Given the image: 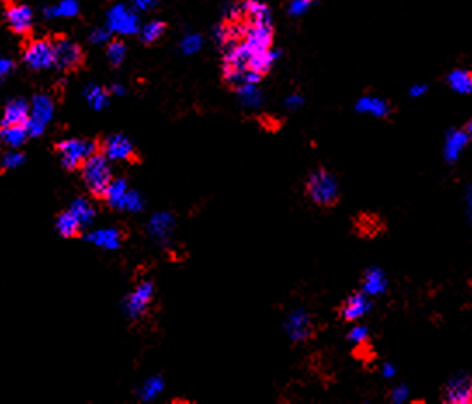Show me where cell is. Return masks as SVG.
Wrapping results in <instances>:
<instances>
[{"label":"cell","mask_w":472,"mask_h":404,"mask_svg":"<svg viewBox=\"0 0 472 404\" xmlns=\"http://www.w3.org/2000/svg\"><path fill=\"white\" fill-rule=\"evenodd\" d=\"M127 54V46L120 39H111L106 44V58L111 67H120Z\"/></svg>","instance_id":"obj_30"},{"label":"cell","mask_w":472,"mask_h":404,"mask_svg":"<svg viewBox=\"0 0 472 404\" xmlns=\"http://www.w3.org/2000/svg\"><path fill=\"white\" fill-rule=\"evenodd\" d=\"M106 26L118 35H135L141 28L135 11L125 4H117L108 11Z\"/></svg>","instance_id":"obj_5"},{"label":"cell","mask_w":472,"mask_h":404,"mask_svg":"<svg viewBox=\"0 0 472 404\" xmlns=\"http://www.w3.org/2000/svg\"><path fill=\"white\" fill-rule=\"evenodd\" d=\"M285 330L294 342H305L314 337V324L304 310H294L285 321Z\"/></svg>","instance_id":"obj_12"},{"label":"cell","mask_w":472,"mask_h":404,"mask_svg":"<svg viewBox=\"0 0 472 404\" xmlns=\"http://www.w3.org/2000/svg\"><path fill=\"white\" fill-rule=\"evenodd\" d=\"M127 191H128V184L125 179H111L106 191H104L103 200L106 202V205L110 207V209L121 210V203H124L125 193Z\"/></svg>","instance_id":"obj_18"},{"label":"cell","mask_w":472,"mask_h":404,"mask_svg":"<svg viewBox=\"0 0 472 404\" xmlns=\"http://www.w3.org/2000/svg\"><path fill=\"white\" fill-rule=\"evenodd\" d=\"M101 153L110 161H128V164H139L141 161L132 141L128 137L121 136V134H113V136L106 137L104 143L101 144Z\"/></svg>","instance_id":"obj_6"},{"label":"cell","mask_w":472,"mask_h":404,"mask_svg":"<svg viewBox=\"0 0 472 404\" xmlns=\"http://www.w3.org/2000/svg\"><path fill=\"white\" fill-rule=\"evenodd\" d=\"M0 144H2V139H0Z\"/></svg>","instance_id":"obj_44"},{"label":"cell","mask_w":472,"mask_h":404,"mask_svg":"<svg viewBox=\"0 0 472 404\" xmlns=\"http://www.w3.org/2000/svg\"><path fill=\"white\" fill-rule=\"evenodd\" d=\"M394 394L396 396H392V401H394V403H399V401H403L406 397V389L405 387H399V389L394 390Z\"/></svg>","instance_id":"obj_42"},{"label":"cell","mask_w":472,"mask_h":404,"mask_svg":"<svg viewBox=\"0 0 472 404\" xmlns=\"http://www.w3.org/2000/svg\"><path fill=\"white\" fill-rule=\"evenodd\" d=\"M85 99H87V103L90 105V108H94V109H103V108H106L108 106V103H110V91H106V89H103V87H99V85H94V84H90V85H87V89H85Z\"/></svg>","instance_id":"obj_25"},{"label":"cell","mask_w":472,"mask_h":404,"mask_svg":"<svg viewBox=\"0 0 472 404\" xmlns=\"http://www.w3.org/2000/svg\"><path fill=\"white\" fill-rule=\"evenodd\" d=\"M469 139H471V134L465 132V130H453V132L448 134L446 150H444L448 160L453 161L460 155V151L467 146Z\"/></svg>","instance_id":"obj_22"},{"label":"cell","mask_w":472,"mask_h":404,"mask_svg":"<svg viewBox=\"0 0 472 404\" xmlns=\"http://www.w3.org/2000/svg\"><path fill=\"white\" fill-rule=\"evenodd\" d=\"M111 30L108 26H99V28H94L92 33H90V42L96 44V46H101V44H108L111 40Z\"/></svg>","instance_id":"obj_36"},{"label":"cell","mask_w":472,"mask_h":404,"mask_svg":"<svg viewBox=\"0 0 472 404\" xmlns=\"http://www.w3.org/2000/svg\"><path fill=\"white\" fill-rule=\"evenodd\" d=\"M80 172H82V181L85 182L90 195L96 198H103L108 184L113 179L110 160L101 151H97L80 165Z\"/></svg>","instance_id":"obj_2"},{"label":"cell","mask_w":472,"mask_h":404,"mask_svg":"<svg viewBox=\"0 0 472 404\" xmlns=\"http://www.w3.org/2000/svg\"><path fill=\"white\" fill-rule=\"evenodd\" d=\"M87 240L92 245H97L101 248H106V250H117L121 245V241L125 240V234L121 233L117 227H108V229H97L87 236Z\"/></svg>","instance_id":"obj_15"},{"label":"cell","mask_w":472,"mask_h":404,"mask_svg":"<svg viewBox=\"0 0 472 404\" xmlns=\"http://www.w3.org/2000/svg\"><path fill=\"white\" fill-rule=\"evenodd\" d=\"M23 161H24L23 153H19V151L16 150L7 151V153H3L2 157H0V168H3V170H14V168L21 167Z\"/></svg>","instance_id":"obj_31"},{"label":"cell","mask_w":472,"mask_h":404,"mask_svg":"<svg viewBox=\"0 0 472 404\" xmlns=\"http://www.w3.org/2000/svg\"><path fill=\"white\" fill-rule=\"evenodd\" d=\"M370 309L371 300L368 299V293L361 290V292H353L351 295H347L346 300L337 307V313H339L342 321L353 323V321H357L360 317H363Z\"/></svg>","instance_id":"obj_10"},{"label":"cell","mask_w":472,"mask_h":404,"mask_svg":"<svg viewBox=\"0 0 472 404\" xmlns=\"http://www.w3.org/2000/svg\"><path fill=\"white\" fill-rule=\"evenodd\" d=\"M162 389H163V382L160 376H156V378H149L148 382L144 383V387L141 389V397L144 401H148V399H151V397H155Z\"/></svg>","instance_id":"obj_34"},{"label":"cell","mask_w":472,"mask_h":404,"mask_svg":"<svg viewBox=\"0 0 472 404\" xmlns=\"http://www.w3.org/2000/svg\"><path fill=\"white\" fill-rule=\"evenodd\" d=\"M9 2H12V0H9Z\"/></svg>","instance_id":"obj_45"},{"label":"cell","mask_w":472,"mask_h":404,"mask_svg":"<svg viewBox=\"0 0 472 404\" xmlns=\"http://www.w3.org/2000/svg\"><path fill=\"white\" fill-rule=\"evenodd\" d=\"M23 60L31 70H47V68L54 67L52 42H49V40H33L24 49Z\"/></svg>","instance_id":"obj_9"},{"label":"cell","mask_w":472,"mask_h":404,"mask_svg":"<svg viewBox=\"0 0 472 404\" xmlns=\"http://www.w3.org/2000/svg\"><path fill=\"white\" fill-rule=\"evenodd\" d=\"M10 70H12V61L9 58H0V82Z\"/></svg>","instance_id":"obj_39"},{"label":"cell","mask_w":472,"mask_h":404,"mask_svg":"<svg viewBox=\"0 0 472 404\" xmlns=\"http://www.w3.org/2000/svg\"><path fill=\"white\" fill-rule=\"evenodd\" d=\"M110 94H115V96H124L125 94V89L121 87L120 84H113L110 87Z\"/></svg>","instance_id":"obj_43"},{"label":"cell","mask_w":472,"mask_h":404,"mask_svg":"<svg viewBox=\"0 0 472 404\" xmlns=\"http://www.w3.org/2000/svg\"><path fill=\"white\" fill-rule=\"evenodd\" d=\"M316 4V0H290L288 4V15L290 16H302Z\"/></svg>","instance_id":"obj_35"},{"label":"cell","mask_w":472,"mask_h":404,"mask_svg":"<svg viewBox=\"0 0 472 404\" xmlns=\"http://www.w3.org/2000/svg\"><path fill=\"white\" fill-rule=\"evenodd\" d=\"M80 11L78 0H61L59 4L49 6L44 9V16L47 19L58 18H75Z\"/></svg>","instance_id":"obj_19"},{"label":"cell","mask_w":472,"mask_h":404,"mask_svg":"<svg viewBox=\"0 0 472 404\" xmlns=\"http://www.w3.org/2000/svg\"><path fill=\"white\" fill-rule=\"evenodd\" d=\"M30 115V108L24 99H12L3 109L2 125H24Z\"/></svg>","instance_id":"obj_17"},{"label":"cell","mask_w":472,"mask_h":404,"mask_svg":"<svg viewBox=\"0 0 472 404\" xmlns=\"http://www.w3.org/2000/svg\"><path fill=\"white\" fill-rule=\"evenodd\" d=\"M385 276L380 269H368L363 276V292H366L368 295H377L385 290Z\"/></svg>","instance_id":"obj_24"},{"label":"cell","mask_w":472,"mask_h":404,"mask_svg":"<svg viewBox=\"0 0 472 404\" xmlns=\"http://www.w3.org/2000/svg\"><path fill=\"white\" fill-rule=\"evenodd\" d=\"M172 227H174L172 217L167 216V213H158V216H155L149 220V233H151L156 240H167V236L170 234Z\"/></svg>","instance_id":"obj_27"},{"label":"cell","mask_w":472,"mask_h":404,"mask_svg":"<svg viewBox=\"0 0 472 404\" xmlns=\"http://www.w3.org/2000/svg\"><path fill=\"white\" fill-rule=\"evenodd\" d=\"M448 85L455 92L460 94H469L472 89V75L469 70H453L448 75Z\"/></svg>","instance_id":"obj_26"},{"label":"cell","mask_w":472,"mask_h":404,"mask_svg":"<svg viewBox=\"0 0 472 404\" xmlns=\"http://www.w3.org/2000/svg\"><path fill=\"white\" fill-rule=\"evenodd\" d=\"M7 25L19 35H24L33 26V11L24 4H10L6 11Z\"/></svg>","instance_id":"obj_13"},{"label":"cell","mask_w":472,"mask_h":404,"mask_svg":"<svg viewBox=\"0 0 472 404\" xmlns=\"http://www.w3.org/2000/svg\"><path fill=\"white\" fill-rule=\"evenodd\" d=\"M356 112L368 113L377 118H387L392 113L391 103H387L382 98H375V96H363L360 101L356 103Z\"/></svg>","instance_id":"obj_16"},{"label":"cell","mask_w":472,"mask_h":404,"mask_svg":"<svg viewBox=\"0 0 472 404\" xmlns=\"http://www.w3.org/2000/svg\"><path fill=\"white\" fill-rule=\"evenodd\" d=\"M222 80L233 91H238L243 85L259 84L262 80V75L255 73L252 70H231V68H222Z\"/></svg>","instance_id":"obj_14"},{"label":"cell","mask_w":472,"mask_h":404,"mask_svg":"<svg viewBox=\"0 0 472 404\" xmlns=\"http://www.w3.org/2000/svg\"><path fill=\"white\" fill-rule=\"evenodd\" d=\"M54 116V103L49 96L45 94H37L31 99V108L30 115H28L26 123V132L30 137H38L45 132V127L49 125V122Z\"/></svg>","instance_id":"obj_4"},{"label":"cell","mask_w":472,"mask_h":404,"mask_svg":"<svg viewBox=\"0 0 472 404\" xmlns=\"http://www.w3.org/2000/svg\"><path fill=\"white\" fill-rule=\"evenodd\" d=\"M68 212L78 220L80 226H89L94 220V217H96V210H94V207L90 205L85 198H76L75 202L69 205Z\"/></svg>","instance_id":"obj_23"},{"label":"cell","mask_w":472,"mask_h":404,"mask_svg":"<svg viewBox=\"0 0 472 404\" xmlns=\"http://www.w3.org/2000/svg\"><path fill=\"white\" fill-rule=\"evenodd\" d=\"M56 227H58L59 234L65 238H76L80 234V222L71 216L69 212L61 213L56 220Z\"/></svg>","instance_id":"obj_29"},{"label":"cell","mask_w":472,"mask_h":404,"mask_svg":"<svg viewBox=\"0 0 472 404\" xmlns=\"http://www.w3.org/2000/svg\"><path fill=\"white\" fill-rule=\"evenodd\" d=\"M141 209H142L141 196H139L135 191H130V189H128V191L125 193L124 203H121V210H127V212L134 213V212H139Z\"/></svg>","instance_id":"obj_33"},{"label":"cell","mask_w":472,"mask_h":404,"mask_svg":"<svg viewBox=\"0 0 472 404\" xmlns=\"http://www.w3.org/2000/svg\"><path fill=\"white\" fill-rule=\"evenodd\" d=\"M54 64L61 70H76L83 63V53L76 42L68 37H59L52 42Z\"/></svg>","instance_id":"obj_8"},{"label":"cell","mask_w":472,"mask_h":404,"mask_svg":"<svg viewBox=\"0 0 472 404\" xmlns=\"http://www.w3.org/2000/svg\"><path fill=\"white\" fill-rule=\"evenodd\" d=\"M0 139L3 144H7L12 150H17L24 144V141L28 139L26 127L24 125H2L0 130Z\"/></svg>","instance_id":"obj_20"},{"label":"cell","mask_w":472,"mask_h":404,"mask_svg":"<svg viewBox=\"0 0 472 404\" xmlns=\"http://www.w3.org/2000/svg\"><path fill=\"white\" fill-rule=\"evenodd\" d=\"M366 337H368V331L364 330V328H361V326L353 328V331H351V333H349L351 340L360 342V344H363V342L366 340Z\"/></svg>","instance_id":"obj_37"},{"label":"cell","mask_w":472,"mask_h":404,"mask_svg":"<svg viewBox=\"0 0 472 404\" xmlns=\"http://www.w3.org/2000/svg\"><path fill=\"white\" fill-rule=\"evenodd\" d=\"M58 150L59 158H61V165L66 170H75L80 168V165L87 160L89 157H92L94 153L101 151V144L94 139H78V137H73V139H65L56 146Z\"/></svg>","instance_id":"obj_3"},{"label":"cell","mask_w":472,"mask_h":404,"mask_svg":"<svg viewBox=\"0 0 472 404\" xmlns=\"http://www.w3.org/2000/svg\"><path fill=\"white\" fill-rule=\"evenodd\" d=\"M302 103H304V99H302V98H301V96H298V94H294V96H290V98H288V99H287V106H288V108H290V109H295V108H298V106H301V105H302Z\"/></svg>","instance_id":"obj_40"},{"label":"cell","mask_w":472,"mask_h":404,"mask_svg":"<svg viewBox=\"0 0 472 404\" xmlns=\"http://www.w3.org/2000/svg\"><path fill=\"white\" fill-rule=\"evenodd\" d=\"M305 196L319 209H333L340 202L339 182L330 170L319 167L305 179Z\"/></svg>","instance_id":"obj_1"},{"label":"cell","mask_w":472,"mask_h":404,"mask_svg":"<svg viewBox=\"0 0 472 404\" xmlns=\"http://www.w3.org/2000/svg\"><path fill=\"white\" fill-rule=\"evenodd\" d=\"M236 94H238L239 103H242L243 106H248V108H257V106L262 105L264 101V96L262 92H260V89L257 87V84L243 85V87H239L238 91H236Z\"/></svg>","instance_id":"obj_28"},{"label":"cell","mask_w":472,"mask_h":404,"mask_svg":"<svg viewBox=\"0 0 472 404\" xmlns=\"http://www.w3.org/2000/svg\"><path fill=\"white\" fill-rule=\"evenodd\" d=\"M471 394H472L471 376L460 373V375L451 378L450 382L444 385L441 401L450 404H469L472 401Z\"/></svg>","instance_id":"obj_11"},{"label":"cell","mask_w":472,"mask_h":404,"mask_svg":"<svg viewBox=\"0 0 472 404\" xmlns=\"http://www.w3.org/2000/svg\"><path fill=\"white\" fill-rule=\"evenodd\" d=\"M155 300V285L151 281H141L125 300V313L132 319H141Z\"/></svg>","instance_id":"obj_7"},{"label":"cell","mask_w":472,"mask_h":404,"mask_svg":"<svg viewBox=\"0 0 472 404\" xmlns=\"http://www.w3.org/2000/svg\"><path fill=\"white\" fill-rule=\"evenodd\" d=\"M167 32V23L160 21V19H155V21L146 23L142 28H139V39L144 46H153V44L158 42Z\"/></svg>","instance_id":"obj_21"},{"label":"cell","mask_w":472,"mask_h":404,"mask_svg":"<svg viewBox=\"0 0 472 404\" xmlns=\"http://www.w3.org/2000/svg\"><path fill=\"white\" fill-rule=\"evenodd\" d=\"M425 92H427L425 85H413V87L410 89V96H412V98H419V96L425 94Z\"/></svg>","instance_id":"obj_41"},{"label":"cell","mask_w":472,"mask_h":404,"mask_svg":"<svg viewBox=\"0 0 472 404\" xmlns=\"http://www.w3.org/2000/svg\"><path fill=\"white\" fill-rule=\"evenodd\" d=\"M158 0H132V6H134L137 11H148V9L155 8Z\"/></svg>","instance_id":"obj_38"},{"label":"cell","mask_w":472,"mask_h":404,"mask_svg":"<svg viewBox=\"0 0 472 404\" xmlns=\"http://www.w3.org/2000/svg\"><path fill=\"white\" fill-rule=\"evenodd\" d=\"M201 44H203V40H201L200 35H196V33H189V35H186L183 40H180V51H183L184 54H194L200 51Z\"/></svg>","instance_id":"obj_32"}]
</instances>
